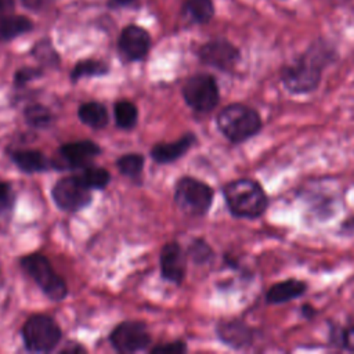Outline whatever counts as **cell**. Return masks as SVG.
Listing matches in <instances>:
<instances>
[{"label":"cell","instance_id":"cell-21","mask_svg":"<svg viewBox=\"0 0 354 354\" xmlns=\"http://www.w3.org/2000/svg\"><path fill=\"white\" fill-rule=\"evenodd\" d=\"M106 72H108V66L104 62L95 61V59H84L75 65L71 73V79L76 82L84 76H101V75H105Z\"/></svg>","mask_w":354,"mask_h":354},{"label":"cell","instance_id":"cell-10","mask_svg":"<svg viewBox=\"0 0 354 354\" xmlns=\"http://www.w3.org/2000/svg\"><path fill=\"white\" fill-rule=\"evenodd\" d=\"M199 58L206 65L227 71L238 62L239 51L230 41L224 39H216L201 47Z\"/></svg>","mask_w":354,"mask_h":354},{"label":"cell","instance_id":"cell-26","mask_svg":"<svg viewBox=\"0 0 354 354\" xmlns=\"http://www.w3.org/2000/svg\"><path fill=\"white\" fill-rule=\"evenodd\" d=\"M330 337L333 344L344 347L347 350H354V325L348 328H339L330 330Z\"/></svg>","mask_w":354,"mask_h":354},{"label":"cell","instance_id":"cell-27","mask_svg":"<svg viewBox=\"0 0 354 354\" xmlns=\"http://www.w3.org/2000/svg\"><path fill=\"white\" fill-rule=\"evenodd\" d=\"M189 256L196 263H205L212 257V249L203 241H195L189 246Z\"/></svg>","mask_w":354,"mask_h":354},{"label":"cell","instance_id":"cell-15","mask_svg":"<svg viewBox=\"0 0 354 354\" xmlns=\"http://www.w3.org/2000/svg\"><path fill=\"white\" fill-rule=\"evenodd\" d=\"M218 337L225 343L235 348L243 347L252 340V330L242 322H224L217 328Z\"/></svg>","mask_w":354,"mask_h":354},{"label":"cell","instance_id":"cell-32","mask_svg":"<svg viewBox=\"0 0 354 354\" xmlns=\"http://www.w3.org/2000/svg\"><path fill=\"white\" fill-rule=\"evenodd\" d=\"M14 7V0H0V14L11 11Z\"/></svg>","mask_w":354,"mask_h":354},{"label":"cell","instance_id":"cell-1","mask_svg":"<svg viewBox=\"0 0 354 354\" xmlns=\"http://www.w3.org/2000/svg\"><path fill=\"white\" fill-rule=\"evenodd\" d=\"M330 59V51L322 44L313 46L295 64L282 71V82L292 93H307L314 90L321 80V71Z\"/></svg>","mask_w":354,"mask_h":354},{"label":"cell","instance_id":"cell-18","mask_svg":"<svg viewBox=\"0 0 354 354\" xmlns=\"http://www.w3.org/2000/svg\"><path fill=\"white\" fill-rule=\"evenodd\" d=\"M32 29V21L24 15H0V40H11Z\"/></svg>","mask_w":354,"mask_h":354},{"label":"cell","instance_id":"cell-17","mask_svg":"<svg viewBox=\"0 0 354 354\" xmlns=\"http://www.w3.org/2000/svg\"><path fill=\"white\" fill-rule=\"evenodd\" d=\"M12 160L22 171H26V173L43 171L51 167L50 160L41 152L33 151V149H24V151L14 152Z\"/></svg>","mask_w":354,"mask_h":354},{"label":"cell","instance_id":"cell-25","mask_svg":"<svg viewBox=\"0 0 354 354\" xmlns=\"http://www.w3.org/2000/svg\"><path fill=\"white\" fill-rule=\"evenodd\" d=\"M25 118H26L28 123L35 127H47L51 123L50 111L40 104H33V105L26 106Z\"/></svg>","mask_w":354,"mask_h":354},{"label":"cell","instance_id":"cell-30","mask_svg":"<svg viewBox=\"0 0 354 354\" xmlns=\"http://www.w3.org/2000/svg\"><path fill=\"white\" fill-rule=\"evenodd\" d=\"M53 1L54 0H22V4L29 10L37 11V10H41L47 6H50Z\"/></svg>","mask_w":354,"mask_h":354},{"label":"cell","instance_id":"cell-33","mask_svg":"<svg viewBox=\"0 0 354 354\" xmlns=\"http://www.w3.org/2000/svg\"><path fill=\"white\" fill-rule=\"evenodd\" d=\"M134 0H109V6L111 7H120V6H126L133 3Z\"/></svg>","mask_w":354,"mask_h":354},{"label":"cell","instance_id":"cell-8","mask_svg":"<svg viewBox=\"0 0 354 354\" xmlns=\"http://www.w3.org/2000/svg\"><path fill=\"white\" fill-rule=\"evenodd\" d=\"M51 195L55 205L66 212H77L91 202L90 188L80 177L75 176L59 180L54 185Z\"/></svg>","mask_w":354,"mask_h":354},{"label":"cell","instance_id":"cell-7","mask_svg":"<svg viewBox=\"0 0 354 354\" xmlns=\"http://www.w3.org/2000/svg\"><path fill=\"white\" fill-rule=\"evenodd\" d=\"M183 95L194 111L209 112L218 102V87L210 75H195L185 82Z\"/></svg>","mask_w":354,"mask_h":354},{"label":"cell","instance_id":"cell-16","mask_svg":"<svg viewBox=\"0 0 354 354\" xmlns=\"http://www.w3.org/2000/svg\"><path fill=\"white\" fill-rule=\"evenodd\" d=\"M306 283L297 279H288L272 285L267 292L268 303H283L301 296L306 292Z\"/></svg>","mask_w":354,"mask_h":354},{"label":"cell","instance_id":"cell-3","mask_svg":"<svg viewBox=\"0 0 354 354\" xmlns=\"http://www.w3.org/2000/svg\"><path fill=\"white\" fill-rule=\"evenodd\" d=\"M217 126L230 141L241 142L261 129V119L254 109L243 104H231L218 113Z\"/></svg>","mask_w":354,"mask_h":354},{"label":"cell","instance_id":"cell-19","mask_svg":"<svg viewBox=\"0 0 354 354\" xmlns=\"http://www.w3.org/2000/svg\"><path fill=\"white\" fill-rule=\"evenodd\" d=\"M77 113L80 120L93 129H101L108 122L106 109L100 102H86L80 105Z\"/></svg>","mask_w":354,"mask_h":354},{"label":"cell","instance_id":"cell-5","mask_svg":"<svg viewBox=\"0 0 354 354\" xmlns=\"http://www.w3.org/2000/svg\"><path fill=\"white\" fill-rule=\"evenodd\" d=\"M22 337L28 350L46 353L58 344L61 329L50 317L37 314L26 319L22 328Z\"/></svg>","mask_w":354,"mask_h":354},{"label":"cell","instance_id":"cell-14","mask_svg":"<svg viewBox=\"0 0 354 354\" xmlns=\"http://www.w3.org/2000/svg\"><path fill=\"white\" fill-rule=\"evenodd\" d=\"M194 141H195V137L192 134H185L174 142L158 144L152 148L151 156L158 163H170V162L178 159L180 156H183L189 149V147L194 144Z\"/></svg>","mask_w":354,"mask_h":354},{"label":"cell","instance_id":"cell-4","mask_svg":"<svg viewBox=\"0 0 354 354\" xmlns=\"http://www.w3.org/2000/svg\"><path fill=\"white\" fill-rule=\"evenodd\" d=\"M21 264L48 299L59 301L66 296L64 279L53 270L50 261L43 254H29L21 260Z\"/></svg>","mask_w":354,"mask_h":354},{"label":"cell","instance_id":"cell-23","mask_svg":"<svg viewBox=\"0 0 354 354\" xmlns=\"http://www.w3.org/2000/svg\"><path fill=\"white\" fill-rule=\"evenodd\" d=\"M119 171L127 177H136L141 173L144 166V158L140 153H126L116 160Z\"/></svg>","mask_w":354,"mask_h":354},{"label":"cell","instance_id":"cell-11","mask_svg":"<svg viewBox=\"0 0 354 354\" xmlns=\"http://www.w3.org/2000/svg\"><path fill=\"white\" fill-rule=\"evenodd\" d=\"M151 46V37L148 32L137 25L126 26L119 39V48L122 54L131 61L145 57Z\"/></svg>","mask_w":354,"mask_h":354},{"label":"cell","instance_id":"cell-29","mask_svg":"<svg viewBox=\"0 0 354 354\" xmlns=\"http://www.w3.org/2000/svg\"><path fill=\"white\" fill-rule=\"evenodd\" d=\"M187 350L185 343L184 342H174V343H167L163 346H158L153 347L151 351L152 353H163V354H178V353H184Z\"/></svg>","mask_w":354,"mask_h":354},{"label":"cell","instance_id":"cell-22","mask_svg":"<svg viewBox=\"0 0 354 354\" xmlns=\"http://www.w3.org/2000/svg\"><path fill=\"white\" fill-rule=\"evenodd\" d=\"M137 108L130 101H119L115 104L116 124L122 129H131L137 122Z\"/></svg>","mask_w":354,"mask_h":354},{"label":"cell","instance_id":"cell-9","mask_svg":"<svg viewBox=\"0 0 354 354\" xmlns=\"http://www.w3.org/2000/svg\"><path fill=\"white\" fill-rule=\"evenodd\" d=\"M112 346L120 353H134L148 347L151 337L147 326L138 321H124L111 333Z\"/></svg>","mask_w":354,"mask_h":354},{"label":"cell","instance_id":"cell-6","mask_svg":"<svg viewBox=\"0 0 354 354\" xmlns=\"http://www.w3.org/2000/svg\"><path fill=\"white\" fill-rule=\"evenodd\" d=\"M174 199L178 207L191 214H205L212 205V188L192 177H183L174 192Z\"/></svg>","mask_w":354,"mask_h":354},{"label":"cell","instance_id":"cell-12","mask_svg":"<svg viewBox=\"0 0 354 354\" xmlns=\"http://www.w3.org/2000/svg\"><path fill=\"white\" fill-rule=\"evenodd\" d=\"M160 272L162 277L170 282L180 283L185 274V260L181 248L170 242L162 248L160 252Z\"/></svg>","mask_w":354,"mask_h":354},{"label":"cell","instance_id":"cell-28","mask_svg":"<svg viewBox=\"0 0 354 354\" xmlns=\"http://www.w3.org/2000/svg\"><path fill=\"white\" fill-rule=\"evenodd\" d=\"M40 75H41V72L39 69H36V68H22V69L17 71L14 80H15V84L22 86L26 82H29V80H32V79H35V77H37Z\"/></svg>","mask_w":354,"mask_h":354},{"label":"cell","instance_id":"cell-20","mask_svg":"<svg viewBox=\"0 0 354 354\" xmlns=\"http://www.w3.org/2000/svg\"><path fill=\"white\" fill-rule=\"evenodd\" d=\"M183 11L194 22H198V24H205L210 21V18L214 14L212 0H187L184 3Z\"/></svg>","mask_w":354,"mask_h":354},{"label":"cell","instance_id":"cell-34","mask_svg":"<svg viewBox=\"0 0 354 354\" xmlns=\"http://www.w3.org/2000/svg\"><path fill=\"white\" fill-rule=\"evenodd\" d=\"M314 308L313 307H310V306H303V314L307 317V318H310V317H313L314 315Z\"/></svg>","mask_w":354,"mask_h":354},{"label":"cell","instance_id":"cell-2","mask_svg":"<svg viewBox=\"0 0 354 354\" xmlns=\"http://www.w3.org/2000/svg\"><path fill=\"white\" fill-rule=\"evenodd\" d=\"M224 198L230 212L236 217L254 218L267 207V195L257 181L239 178L224 187Z\"/></svg>","mask_w":354,"mask_h":354},{"label":"cell","instance_id":"cell-31","mask_svg":"<svg viewBox=\"0 0 354 354\" xmlns=\"http://www.w3.org/2000/svg\"><path fill=\"white\" fill-rule=\"evenodd\" d=\"M8 192H10L8 185L4 183H0V203H4L8 199Z\"/></svg>","mask_w":354,"mask_h":354},{"label":"cell","instance_id":"cell-24","mask_svg":"<svg viewBox=\"0 0 354 354\" xmlns=\"http://www.w3.org/2000/svg\"><path fill=\"white\" fill-rule=\"evenodd\" d=\"M80 178L83 180V183L91 189H102L108 185L111 176L109 171L102 169V167H87L83 174L80 176Z\"/></svg>","mask_w":354,"mask_h":354},{"label":"cell","instance_id":"cell-13","mask_svg":"<svg viewBox=\"0 0 354 354\" xmlns=\"http://www.w3.org/2000/svg\"><path fill=\"white\" fill-rule=\"evenodd\" d=\"M100 153V147L93 141H76L68 142L59 148L61 159L69 167H79Z\"/></svg>","mask_w":354,"mask_h":354}]
</instances>
